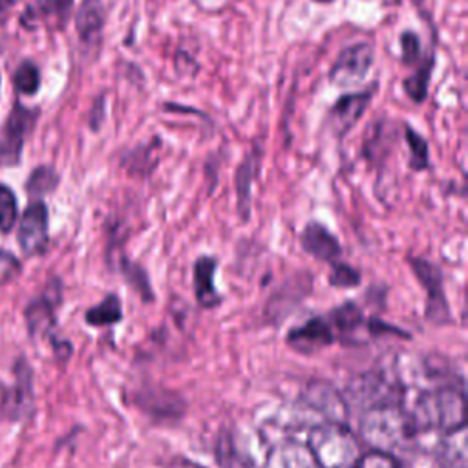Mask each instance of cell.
I'll use <instances>...</instances> for the list:
<instances>
[{"label": "cell", "mask_w": 468, "mask_h": 468, "mask_svg": "<svg viewBox=\"0 0 468 468\" xmlns=\"http://www.w3.org/2000/svg\"><path fill=\"white\" fill-rule=\"evenodd\" d=\"M76 26L81 42L95 50L101 44L103 26H104V6L103 0H83V4L76 17Z\"/></svg>", "instance_id": "cell-15"}, {"label": "cell", "mask_w": 468, "mask_h": 468, "mask_svg": "<svg viewBox=\"0 0 468 468\" xmlns=\"http://www.w3.org/2000/svg\"><path fill=\"white\" fill-rule=\"evenodd\" d=\"M329 284L333 287H340V289L357 287L361 284V273L347 264L335 262L331 274H329Z\"/></svg>", "instance_id": "cell-28"}, {"label": "cell", "mask_w": 468, "mask_h": 468, "mask_svg": "<svg viewBox=\"0 0 468 468\" xmlns=\"http://www.w3.org/2000/svg\"><path fill=\"white\" fill-rule=\"evenodd\" d=\"M404 138L406 143L412 150V158H410V168H414L416 172L427 170L430 166V156H428V143L427 140L416 132L412 127H404Z\"/></svg>", "instance_id": "cell-24"}, {"label": "cell", "mask_w": 468, "mask_h": 468, "mask_svg": "<svg viewBox=\"0 0 468 468\" xmlns=\"http://www.w3.org/2000/svg\"><path fill=\"white\" fill-rule=\"evenodd\" d=\"M120 267H122V273H123L127 284L138 292V295L141 297V301L143 302H152L154 301V291H152L150 278H148L147 271L140 264L129 260L127 256H122Z\"/></svg>", "instance_id": "cell-22"}, {"label": "cell", "mask_w": 468, "mask_h": 468, "mask_svg": "<svg viewBox=\"0 0 468 468\" xmlns=\"http://www.w3.org/2000/svg\"><path fill=\"white\" fill-rule=\"evenodd\" d=\"M61 302V289L53 285L50 291H46L42 297L35 299L28 308H26V324L28 329L33 337L46 335L53 324H55V310Z\"/></svg>", "instance_id": "cell-14"}, {"label": "cell", "mask_w": 468, "mask_h": 468, "mask_svg": "<svg viewBox=\"0 0 468 468\" xmlns=\"http://www.w3.org/2000/svg\"><path fill=\"white\" fill-rule=\"evenodd\" d=\"M374 65V48L368 42H357L340 51L329 72V81L337 86H351L366 79Z\"/></svg>", "instance_id": "cell-7"}, {"label": "cell", "mask_w": 468, "mask_h": 468, "mask_svg": "<svg viewBox=\"0 0 468 468\" xmlns=\"http://www.w3.org/2000/svg\"><path fill=\"white\" fill-rule=\"evenodd\" d=\"M308 450L319 468H357L361 446L346 425L322 423L310 430Z\"/></svg>", "instance_id": "cell-3"}, {"label": "cell", "mask_w": 468, "mask_h": 468, "mask_svg": "<svg viewBox=\"0 0 468 468\" xmlns=\"http://www.w3.org/2000/svg\"><path fill=\"white\" fill-rule=\"evenodd\" d=\"M363 439L377 452L392 454L404 450L418 436L412 418L400 404L366 410L361 419Z\"/></svg>", "instance_id": "cell-1"}, {"label": "cell", "mask_w": 468, "mask_h": 468, "mask_svg": "<svg viewBox=\"0 0 468 468\" xmlns=\"http://www.w3.org/2000/svg\"><path fill=\"white\" fill-rule=\"evenodd\" d=\"M410 418L419 432L437 428L445 434L464 428V392L457 386H441L425 392L416 400Z\"/></svg>", "instance_id": "cell-2"}, {"label": "cell", "mask_w": 468, "mask_h": 468, "mask_svg": "<svg viewBox=\"0 0 468 468\" xmlns=\"http://www.w3.org/2000/svg\"><path fill=\"white\" fill-rule=\"evenodd\" d=\"M346 402L351 408L359 406L364 412L366 410L377 408V406H388V404H400L402 392L395 381L386 379L379 372L364 374L349 382L346 390Z\"/></svg>", "instance_id": "cell-4"}, {"label": "cell", "mask_w": 468, "mask_h": 468, "mask_svg": "<svg viewBox=\"0 0 468 468\" xmlns=\"http://www.w3.org/2000/svg\"><path fill=\"white\" fill-rule=\"evenodd\" d=\"M19 244L28 256L42 255L48 248V207L42 202L32 203L19 225Z\"/></svg>", "instance_id": "cell-9"}, {"label": "cell", "mask_w": 468, "mask_h": 468, "mask_svg": "<svg viewBox=\"0 0 468 468\" xmlns=\"http://www.w3.org/2000/svg\"><path fill=\"white\" fill-rule=\"evenodd\" d=\"M329 326H331V329L337 331L335 338L338 337L346 344H359L357 337H359L361 329L364 328V315L357 304L346 302L340 308L331 311Z\"/></svg>", "instance_id": "cell-16"}, {"label": "cell", "mask_w": 468, "mask_h": 468, "mask_svg": "<svg viewBox=\"0 0 468 468\" xmlns=\"http://www.w3.org/2000/svg\"><path fill=\"white\" fill-rule=\"evenodd\" d=\"M436 67V58L434 55L428 57V61L423 63L419 67V70L404 79L402 88L406 92V95L412 99L414 103H423L428 97V86H430V79H432V72Z\"/></svg>", "instance_id": "cell-21"}, {"label": "cell", "mask_w": 468, "mask_h": 468, "mask_svg": "<svg viewBox=\"0 0 468 468\" xmlns=\"http://www.w3.org/2000/svg\"><path fill=\"white\" fill-rule=\"evenodd\" d=\"M260 161H262V152L258 147L253 148L240 165L237 172V196H238V212L242 220H249L251 216V189L253 182L256 180L258 170H260Z\"/></svg>", "instance_id": "cell-17"}, {"label": "cell", "mask_w": 468, "mask_h": 468, "mask_svg": "<svg viewBox=\"0 0 468 468\" xmlns=\"http://www.w3.org/2000/svg\"><path fill=\"white\" fill-rule=\"evenodd\" d=\"M33 375L24 359L15 366L14 384L0 390V421H22L33 412Z\"/></svg>", "instance_id": "cell-5"}, {"label": "cell", "mask_w": 468, "mask_h": 468, "mask_svg": "<svg viewBox=\"0 0 468 468\" xmlns=\"http://www.w3.org/2000/svg\"><path fill=\"white\" fill-rule=\"evenodd\" d=\"M15 86L24 95H33L40 86L39 68L32 63H24L15 74Z\"/></svg>", "instance_id": "cell-29"}, {"label": "cell", "mask_w": 468, "mask_h": 468, "mask_svg": "<svg viewBox=\"0 0 468 468\" xmlns=\"http://www.w3.org/2000/svg\"><path fill=\"white\" fill-rule=\"evenodd\" d=\"M304 400L317 414L326 418V423L346 425L349 419L351 408L347 406L346 397L326 381L310 382L304 392Z\"/></svg>", "instance_id": "cell-8"}, {"label": "cell", "mask_w": 468, "mask_h": 468, "mask_svg": "<svg viewBox=\"0 0 468 468\" xmlns=\"http://www.w3.org/2000/svg\"><path fill=\"white\" fill-rule=\"evenodd\" d=\"M39 14L57 24H65L72 14L74 0H37Z\"/></svg>", "instance_id": "cell-26"}, {"label": "cell", "mask_w": 468, "mask_h": 468, "mask_svg": "<svg viewBox=\"0 0 468 468\" xmlns=\"http://www.w3.org/2000/svg\"><path fill=\"white\" fill-rule=\"evenodd\" d=\"M57 184H58V176L51 166H39L30 176L26 189L32 196L39 198V196H44V194H50L51 191H55Z\"/></svg>", "instance_id": "cell-25"}, {"label": "cell", "mask_w": 468, "mask_h": 468, "mask_svg": "<svg viewBox=\"0 0 468 468\" xmlns=\"http://www.w3.org/2000/svg\"><path fill=\"white\" fill-rule=\"evenodd\" d=\"M21 273V262L8 251L0 249V285L12 282Z\"/></svg>", "instance_id": "cell-32"}, {"label": "cell", "mask_w": 468, "mask_h": 468, "mask_svg": "<svg viewBox=\"0 0 468 468\" xmlns=\"http://www.w3.org/2000/svg\"><path fill=\"white\" fill-rule=\"evenodd\" d=\"M37 113L24 106H15L12 112L3 140H0V163L15 165L21 158L24 147V138L30 127L33 125Z\"/></svg>", "instance_id": "cell-11"}, {"label": "cell", "mask_w": 468, "mask_h": 468, "mask_svg": "<svg viewBox=\"0 0 468 468\" xmlns=\"http://www.w3.org/2000/svg\"><path fill=\"white\" fill-rule=\"evenodd\" d=\"M357 468H404V466L395 455L374 450L366 455H361Z\"/></svg>", "instance_id": "cell-31"}, {"label": "cell", "mask_w": 468, "mask_h": 468, "mask_svg": "<svg viewBox=\"0 0 468 468\" xmlns=\"http://www.w3.org/2000/svg\"><path fill=\"white\" fill-rule=\"evenodd\" d=\"M122 319H123L122 301L115 295H108L103 302H99L86 313V322L90 326H110L120 322Z\"/></svg>", "instance_id": "cell-23"}, {"label": "cell", "mask_w": 468, "mask_h": 468, "mask_svg": "<svg viewBox=\"0 0 468 468\" xmlns=\"http://www.w3.org/2000/svg\"><path fill=\"white\" fill-rule=\"evenodd\" d=\"M437 448V461L443 468H466V427L445 434Z\"/></svg>", "instance_id": "cell-19"}, {"label": "cell", "mask_w": 468, "mask_h": 468, "mask_svg": "<svg viewBox=\"0 0 468 468\" xmlns=\"http://www.w3.org/2000/svg\"><path fill=\"white\" fill-rule=\"evenodd\" d=\"M17 221V200L12 189L0 185V230L10 232Z\"/></svg>", "instance_id": "cell-27"}, {"label": "cell", "mask_w": 468, "mask_h": 468, "mask_svg": "<svg viewBox=\"0 0 468 468\" xmlns=\"http://www.w3.org/2000/svg\"><path fill=\"white\" fill-rule=\"evenodd\" d=\"M301 244L302 249L311 255L317 260L335 264L338 256L342 255V248L333 234L317 221H311L306 225V229L301 234Z\"/></svg>", "instance_id": "cell-13"}, {"label": "cell", "mask_w": 468, "mask_h": 468, "mask_svg": "<svg viewBox=\"0 0 468 468\" xmlns=\"http://www.w3.org/2000/svg\"><path fill=\"white\" fill-rule=\"evenodd\" d=\"M218 260L212 256L198 258L194 266V289L196 299L202 308H216L221 302L220 292L214 287V274H216Z\"/></svg>", "instance_id": "cell-18"}, {"label": "cell", "mask_w": 468, "mask_h": 468, "mask_svg": "<svg viewBox=\"0 0 468 468\" xmlns=\"http://www.w3.org/2000/svg\"><path fill=\"white\" fill-rule=\"evenodd\" d=\"M408 264L412 266L414 274L427 289V317L436 324L450 322V310L445 297L441 269L436 264L416 256H408Z\"/></svg>", "instance_id": "cell-6"}, {"label": "cell", "mask_w": 468, "mask_h": 468, "mask_svg": "<svg viewBox=\"0 0 468 468\" xmlns=\"http://www.w3.org/2000/svg\"><path fill=\"white\" fill-rule=\"evenodd\" d=\"M315 3H331V0H315Z\"/></svg>", "instance_id": "cell-33"}, {"label": "cell", "mask_w": 468, "mask_h": 468, "mask_svg": "<svg viewBox=\"0 0 468 468\" xmlns=\"http://www.w3.org/2000/svg\"><path fill=\"white\" fill-rule=\"evenodd\" d=\"M274 468H319L308 446L299 443H285L278 446L271 457Z\"/></svg>", "instance_id": "cell-20"}, {"label": "cell", "mask_w": 468, "mask_h": 468, "mask_svg": "<svg viewBox=\"0 0 468 468\" xmlns=\"http://www.w3.org/2000/svg\"><path fill=\"white\" fill-rule=\"evenodd\" d=\"M287 342L292 349L301 351V354H315L335 342V333L328 320L324 319H311L301 328L292 329L287 337Z\"/></svg>", "instance_id": "cell-12"}, {"label": "cell", "mask_w": 468, "mask_h": 468, "mask_svg": "<svg viewBox=\"0 0 468 468\" xmlns=\"http://www.w3.org/2000/svg\"><path fill=\"white\" fill-rule=\"evenodd\" d=\"M374 99V90L342 95L329 110V127L337 138L346 136L364 115Z\"/></svg>", "instance_id": "cell-10"}, {"label": "cell", "mask_w": 468, "mask_h": 468, "mask_svg": "<svg viewBox=\"0 0 468 468\" xmlns=\"http://www.w3.org/2000/svg\"><path fill=\"white\" fill-rule=\"evenodd\" d=\"M400 48H402V63L412 67L421 57V40L416 32H404L400 35Z\"/></svg>", "instance_id": "cell-30"}]
</instances>
